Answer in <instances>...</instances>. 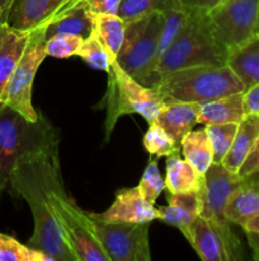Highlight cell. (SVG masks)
<instances>
[{"label":"cell","instance_id":"1","mask_svg":"<svg viewBox=\"0 0 259 261\" xmlns=\"http://www.w3.org/2000/svg\"><path fill=\"white\" fill-rule=\"evenodd\" d=\"M58 147V138L53 134L33 152L51 212L78 261H111L96 237L93 218L89 213L81 211L66 193Z\"/></svg>","mask_w":259,"mask_h":261},{"label":"cell","instance_id":"2","mask_svg":"<svg viewBox=\"0 0 259 261\" xmlns=\"http://www.w3.org/2000/svg\"><path fill=\"white\" fill-rule=\"evenodd\" d=\"M35 150L17 163L10 177L9 190L12 195L24 199L32 212L33 233L28 246L43 252L50 261H78L48 205L33 158Z\"/></svg>","mask_w":259,"mask_h":261},{"label":"cell","instance_id":"3","mask_svg":"<svg viewBox=\"0 0 259 261\" xmlns=\"http://www.w3.org/2000/svg\"><path fill=\"white\" fill-rule=\"evenodd\" d=\"M188 8L184 28L160 56L146 87L154 88L160 76L178 69L197 65H226L229 50L213 31L208 8Z\"/></svg>","mask_w":259,"mask_h":261},{"label":"cell","instance_id":"4","mask_svg":"<svg viewBox=\"0 0 259 261\" xmlns=\"http://www.w3.org/2000/svg\"><path fill=\"white\" fill-rule=\"evenodd\" d=\"M154 89L164 102L203 103L246 88L228 65H197L164 74Z\"/></svg>","mask_w":259,"mask_h":261},{"label":"cell","instance_id":"5","mask_svg":"<svg viewBox=\"0 0 259 261\" xmlns=\"http://www.w3.org/2000/svg\"><path fill=\"white\" fill-rule=\"evenodd\" d=\"M55 133L42 115L36 122H30L10 107L0 109V198L9 193L10 177L17 163Z\"/></svg>","mask_w":259,"mask_h":261},{"label":"cell","instance_id":"6","mask_svg":"<svg viewBox=\"0 0 259 261\" xmlns=\"http://www.w3.org/2000/svg\"><path fill=\"white\" fill-rule=\"evenodd\" d=\"M164 14L152 12L126 22L124 40L116 61L126 73L146 86L157 63Z\"/></svg>","mask_w":259,"mask_h":261},{"label":"cell","instance_id":"7","mask_svg":"<svg viewBox=\"0 0 259 261\" xmlns=\"http://www.w3.org/2000/svg\"><path fill=\"white\" fill-rule=\"evenodd\" d=\"M108 76L107 139L121 115L137 114L144 117L147 124L155 122L164 101L154 88L140 83L137 79L126 73L116 60L112 63Z\"/></svg>","mask_w":259,"mask_h":261},{"label":"cell","instance_id":"8","mask_svg":"<svg viewBox=\"0 0 259 261\" xmlns=\"http://www.w3.org/2000/svg\"><path fill=\"white\" fill-rule=\"evenodd\" d=\"M243 180L239 173L230 172L222 163L213 162L203 175L202 184L198 190L201 196L200 216L207 219L221 234L233 256V261L243 257V247L238 237L231 231L225 209L231 193L243 182Z\"/></svg>","mask_w":259,"mask_h":261},{"label":"cell","instance_id":"9","mask_svg":"<svg viewBox=\"0 0 259 261\" xmlns=\"http://www.w3.org/2000/svg\"><path fill=\"white\" fill-rule=\"evenodd\" d=\"M46 28L42 25L30 31L24 51L2 94V103L19 112L28 121L36 122L41 114L32 105V87L38 68L47 56Z\"/></svg>","mask_w":259,"mask_h":261},{"label":"cell","instance_id":"10","mask_svg":"<svg viewBox=\"0 0 259 261\" xmlns=\"http://www.w3.org/2000/svg\"><path fill=\"white\" fill-rule=\"evenodd\" d=\"M208 14L216 36L228 50L259 33V0H221Z\"/></svg>","mask_w":259,"mask_h":261},{"label":"cell","instance_id":"11","mask_svg":"<svg viewBox=\"0 0 259 261\" xmlns=\"http://www.w3.org/2000/svg\"><path fill=\"white\" fill-rule=\"evenodd\" d=\"M94 229L111 261L151 260L150 223H107L94 221Z\"/></svg>","mask_w":259,"mask_h":261},{"label":"cell","instance_id":"12","mask_svg":"<svg viewBox=\"0 0 259 261\" xmlns=\"http://www.w3.org/2000/svg\"><path fill=\"white\" fill-rule=\"evenodd\" d=\"M89 216L107 223H151L159 219V209L145 200L136 186L117 191L113 204L107 211Z\"/></svg>","mask_w":259,"mask_h":261},{"label":"cell","instance_id":"13","mask_svg":"<svg viewBox=\"0 0 259 261\" xmlns=\"http://www.w3.org/2000/svg\"><path fill=\"white\" fill-rule=\"evenodd\" d=\"M79 0H14L7 23L15 30L30 32L52 23Z\"/></svg>","mask_w":259,"mask_h":261},{"label":"cell","instance_id":"14","mask_svg":"<svg viewBox=\"0 0 259 261\" xmlns=\"http://www.w3.org/2000/svg\"><path fill=\"white\" fill-rule=\"evenodd\" d=\"M167 206H160L159 221L179 229L185 239H189L190 227L201 214L200 191L173 194L167 191Z\"/></svg>","mask_w":259,"mask_h":261},{"label":"cell","instance_id":"15","mask_svg":"<svg viewBox=\"0 0 259 261\" xmlns=\"http://www.w3.org/2000/svg\"><path fill=\"white\" fill-rule=\"evenodd\" d=\"M155 122L180 145L183 138L198 124V103L164 102Z\"/></svg>","mask_w":259,"mask_h":261},{"label":"cell","instance_id":"16","mask_svg":"<svg viewBox=\"0 0 259 261\" xmlns=\"http://www.w3.org/2000/svg\"><path fill=\"white\" fill-rule=\"evenodd\" d=\"M188 241L201 260L233 261V256L221 234L203 217L198 216L193 222Z\"/></svg>","mask_w":259,"mask_h":261},{"label":"cell","instance_id":"17","mask_svg":"<svg viewBox=\"0 0 259 261\" xmlns=\"http://www.w3.org/2000/svg\"><path fill=\"white\" fill-rule=\"evenodd\" d=\"M29 33L0 22V109L4 107L2 94L24 51Z\"/></svg>","mask_w":259,"mask_h":261},{"label":"cell","instance_id":"18","mask_svg":"<svg viewBox=\"0 0 259 261\" xmlns=\"http://www.w3.org/2000/svg\"><path fill=\"white\" fill-rule=\"evenodd\" d=\"M226 218L230 223L243 228L249 221L259 216V180L244 178L234 189L225 209Z\"/></svg>","mask_w":259,"mask_h":261},{"label":"cell","instance_id":"19","mask_svg":"<svg viewBox=\"0 0 259 261\" xmlns=\"http://www.w3.org/2000/svg\"><path fill=\"white\" fill-rule=\"evenodd\" d=\"M226 65L243 82L245 88L259 84V33L230 48Z\"/></svg>","mask_w":259,"mask_h":261},{"label":"cell","instance_id":"20","mask_svg":"<svg viewBox=\"0 0 259 261\" xmlns=\"http://www.w3.org/2000/svg\"><path fill=\"white\" fill-rule=\"evenodd\" d=\"M259 138V116L245 115L238 124L236 134L234 137L228 154L223 158L222 165L230 172L238 173L243 163L255 147Z\"/></svg>","mask_w":259,"mask_h":261},{"label":"cell","instance_id":"21","mask_svg":"<svg viewBox=\"0 0 259 261\" xmlns=\"http://www.w3.org/2000/svg\"><path fill=\"white\" fill-rule=\"evenodd\" d=\"M94 13L84 0L66 9L46 28V38L55 35H76L88 38L93 33Z\"/></svg>","mask_w":259,"mask_h":261},{"label":"cell","instance_id":"22","mask_svg":"<svg viewBox=\"0 0 259 261\" xmlns=\"http://www.w3.org/2000/svg\"><path fill=\"white\" fill-rule=\"evenodd\" d=\"M243 93L198 103V124H239L245 117Z\"/></svg>","mask_w":259,"mask_h":261},{"label":"cell","instance_id":"23","mask_svg":"<svg viewBox=\"0 0 259 261\" xmlns=\"http://www.w3.org/2000/svg\"><path fill=\"white\" fill-rule=\"evenodd\" d=\"M203 176L180 153L167 157L165 163V189L173 194L196 193L200 190Z\"/></svg>","mask_w":259,"mask_h":261},{"label":"cell","instance_id":"24","mask_svg":"<svg viewBox=\"0 0 259 261\" xmlns=\"http://www.w3.org/2000/svg\"><path fill=\"white\" fill-rule=\"evenodd\" d=\"M124 31L126 22L118 14L94 13L93 35L103 43L113 61L117 59L123 43Z\"/></svg>","mask_w":259,"mask_h":261},{"label":"cell","instance_id":"25","mask_svg":"<svg viewBox=\"0 0 259 261\" xmlns=\"http://www.w3.org/2000/svg\"><path fill=\"white\" fill-rule=\"evenodd\" d=\"M182 154L201 175H205L213 163V150L206 129L192 130L180 143Z\"/></svg>","mask_w":259,"mask_h":261},{"label":"cell","instance_id":"26","mask_svg":"<svg viewBox=\"0 0 259 261\" xmlns=\"http://www.w3.org/2000/svg\"><path fill=\"white\" fill-rule=\"evenodd\" d=\"M188 10H189V8L180 2L177 5L170 8V9L163 12L165 22L161 31V36H160L157 61H159L160 56L164 54V51L174 42L175 38L179 36V33L184 28V24L188 18Z\"/></svg>","mask_w":259,"mask_h":261},{"label":"cell","instance_id":"27","mask_svg":"<svg viewBox=\"0 0 259 261\" xmlns=\"http://www.w3.org/2000/svg\"><path fill=\"white\" fill-rule=\"evenodd\" d=\"M142 144L149 154L156 157H169L175 153H180V145H178L174 139L156 122L149 124V129L145 133Z\"/></svg>","mask_w":259,"mask_h":261},{"label":"cell","instance_id":"28","mask_svg":"<svg viewBox=\"0 0 259 261\" xmlns=\"http://www.w3.org/2000/svg\"><path fill=\"white\" fill-rule=\"evenodd\" d=\"M180 2L182 0H122L117 14L124 22H131L152 12H165Z\"/></svg>","mask_w":259,"mask_h":261},{"label":"cell","instance_id":"29","mask_svg":"<svg viewBox=\"0 0 259 261\" xmlns=\"http://www.w3.org/2000/svg\"><path fill=\"white\" fill-rule=\"evenodd\" d=\"M0 261H50L43 252L23 245L9 234L0 233Z\"/></svg>","mask_w":259,"mask_h":261},{"label":"cell","instance_id":"30","mask_svg":"<svg viewBox=\"0 0 259 261\" xmlns=\"http://www.w3.org/2000/svg\"><path fill=\"white\" fill-rule=\"evenodd\" d=\"M206 133L208 135L213 150V162L222 163L223 158L228 154L231 147L234 137L236 134L238 124H213L206 125Z\"/></svg>","mask_w":259,"mask_h":261},{"label":"cell","instance_id":"31","mask_svg":"<svg viewBox=\"0 0 259 261\" xmlns=\"http://www.w3.org/2000/svg\"><path fill=\"white\" fill-rule=\"evenodd\" d=\"M76 56L83 59L90 68L95 69V70L106 71L107 74L111 71V65L113 60L103 46V43L93 33L84 40Z\"/></svg>","mask_w":259,"mask_h":261},{"label":"cell","instance_id":"32","mask_svg":"<svg viewBox=\"0 0 259 261\" xmlns=\"http://www.w3.org/2000/svg\"><path fill=\"white\" fill-rule=\"evenodd\" d=\"M140 194L142 198L149 203L155 204L160 194L165 190L164 178L161 177L159 171V165L156 160L149 161L147 166L145 167L142 177L137 185Z\"/></svg>","mask_w":259,"mask_h":261},{"label":"cell","instance_id":"33","mask_svg":"<svg viewBox=\"0 0 259 261\" xmlns=\"http://www.w3.org/2000/svg\"><path fill=\"white\" fill-rule=\"evenodd\" d=\"M84 38L76 35H55L46 40L47 56L57 59H66L75 56L80 50Z\"/></svg>","mask_w":259,"mask_h":261},{"label":"cell","instance_id":"34","mask_svg":"<svg viewBox=\"0 0 259 261\" xmlns=\"http://www.w3.org/2000/svg\"><path fill=\"white\" fill-rule=\"evenodd\" d=\"M243 103L245 115L259 116V84L249 87L243 93Z\"/></svg>","mask_w":259,"mask_h":261},{"label":"cell","instance_id":"35","mask_svg":"<svg viewBox=\"0 0 259 261\" xmlns=\"http://www.w3.org/2000/svg\"><path fill=\"white\" fill-rule=\"evenodd\" d=\"M93 13L117 14L122 0H84Z\"/></svg>","mask_w":259,"mask_h":261},{"label":"cell","instance_id":"36","mask_svg":"<svg viewBox=\"0 0 259 261\" xmlns=\"http://www.w3.org/2000/svg\"><path fill=\"white\" fill-rule=\"evenodd\" d=\"M259 171V138L258 142H256L255 147L251 150V153L249 154V157L246 158L245 162L243 163V166L239 170V176L243 178H246L248 176L253 175V173L258 172Z\"/></svg>","mask_w":259,"mask_h":261},{"label":"cell","instance_id":"37","mask_svg":"<svg viewBox=\"0 0 259 261\" xmlns=\"http://www.w3.org/2000/svg\"><path fill=\"white\" fill-rule=\"evenodd\" d=\"M243 229L248 239L249 246L251 247L254 254L259 252V216L249 221L243 227Z\"/></svg>","mask_w":259,"mask_h":261},{"label":"cell","instance_id":"38","mask_svg":"<svg viewBox=\"0 0 259 261\" xmlns=\"http://www.w3.org/2000/svg\"><path fill=\"white\" fill-rule=\"evenodd\" d=\"M220 2L221 0H182L183 4L188 5V7H203L208 8V9L215 7Z\"/></svg>","mask_w":259,"mask_h":261},{"label":"cell","instance_id":"39","mask_svg":"<svg viewBox=\"0 0 259 261\" xmlns=\"http://www.w3.org/2000/svg\"><path fill=\"white\" fill-rule=\"evenodd\" d=\"M13 3L14 0H0V22L2 23H7Z\"/></svg>","mask_w":259,"mask_h":261},{"label":"cell","instance_id":"40","mask_svg":"<svg viewBox=\"0 0 259 261\" xmlns=\"http://www.w3.org/2000/svg\"><path fill=\"white\" fill-rule=\"evenodd\" d=\"M246 178H249V180H259V171H258V172L253 173V175L248 176V177H246Z\"/></svg>","mask_w":259,"mask_h":261},{"label":"cell","instance_id":"41","mask_svg":"<svg viewBox=\"0 0 259 261\" xmlns=\"http://www.w3.org/2000/svg\"><path fill=\"white\" fill-rule=\"evenodd\" d=\"M258 30H259V20H258Z\"/></svg>","mask_w":259,"mask_h":261}]
</instances>
